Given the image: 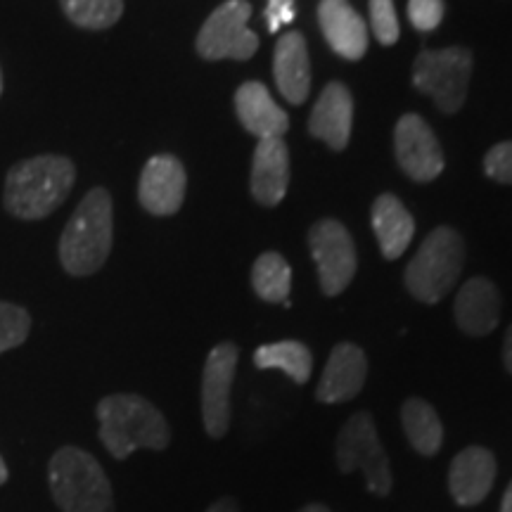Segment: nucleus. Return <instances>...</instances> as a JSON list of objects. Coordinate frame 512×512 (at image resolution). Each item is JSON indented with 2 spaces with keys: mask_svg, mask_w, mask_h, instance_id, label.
<instances>
[{
  "mask_svg": "<svg viewBox=\"0 0 512 512\" xmlns=\"http://www.w3.org/2000/svg\"><path fill=\"white\" fill-rule=\"evenodd\" d=\"M76 183L69 157L38 155L12 164L5 176L3 207L19 221H41L60 209Z\"/></svg>",
  "mask_w": 512,
  "mask_h": 512,
  "instance_id": "1",
  "label": "nucleus"
},
{
  "mask_svg": "<svg viewBox=\"0 0 512 512\" xmlns=\"http://www.w3.org/2000/svg\"><path fill=\"white\" fill-rule=\"evenodd\" d=\"M114 242V204L105 188H93L62 230L57 256L64 271L74 278L98 273L110 259Z\"/></svg>",
  "mask_w": 512,
  "mask_h": 512,
  "instance_id": "2",
  "label": "nucleus"
},
{
  "mask_svg": "<svg viewBox=\"0 0 512 512\" xmlns=\"http://www.w3.org/2000/svg\"><path fill=\"white\" fill-rule=\"evenodd\" d=\"M102 446L112 458L126 460L138 448L164 451L171 441L169 422L152 401L140 394H110L98 403Z\"/></svg>",
  "mask_w": 512,
  "mask_h": 512,
  "instance_id": "3",
  "label": "nucleus"
},
{
  "mask_svg": "<svg viewBox=\"0 0 512 512\" xmlns=\"http://www.w3.org/2000/svg\"><path fill=\"white\" fill-rule=\"evenodd\" d=\"M50 496L62 512H114V491L102 465L79 446L57 448L48 465Z\"/></svg>",
  "mask_w": 512,
  "mask_h": 512,
  "instance_id": "4",
  "label": "nucleus"
},
{
  "mask_svg": "<svg viewBox=\"0 0 512 512\" xmlns=\"http://www.w3.org/2000/svg\"><path fill=\"white\" fill-rule=\"evenodd\" d=\"M465 266V242L458 230H432L406 268V287L422 304H437L451 292Z\"/></svg>",
  "mask_w": 512,
  "mask_h": 512,
  "instance_id": "5",
  "label": "nucleus"
},
{
  "mask_svg": "<svg viewBox=\"0 0 512 512\" xmlns=\"http://www.w3.org/2000/svg\"><path fill=\"white\" fill-rule=\"evenodd\" d=\"M337 467L339 472L361 470L366 477L368 491L377 498H387L392 491V467H389L387 451L377 437L375 420L370 413H356L344 422L337 437Z\"/></svg>",
  "mask_w": 512,
  "mask_h": 512,
  "instance_id": "6",
  "label": "nucleus"
},
{
  "mask_svg": "<svg viewBox=\"0 0 512 512\" xmlns=\"http://www.w3.org/2000/svg\"><path fill=\"white\" fill-rule=\"evenodd\" d=\"M472 64V53L460 46L422 50L413 64V83L420 93L430 95L441 112L453 114L465 105Z\"/></svg>",
  "mask_w": 512,
  "mask_h": 512,
  "instance_id": "7",
  "label": "nucleus"
},
{
  "mask_svg": "<svg viewBox=\"0 0 512 512\" xmlns=\"http://www.w3.org/2000/svg\"><path fill=\"white\" fill-rule=\"evenodd\" d=\"M252 5L247 0H226L197 34V53L202 60H249L259 50V36L247 27Z\"/></svg>",
  "mask_w": 512,
  "mask_h": 512,
  "instance_id": "8",
  "label": "nucleus"
},
{
  "mask_svg": "<svg viewBox=\"0 0 512 512\" xmlns=\"http://www.w3.org/2000/svg\"><path fill=\"white\" fill-rule=\"evenodd\" d=\"M309 247L318 266L320 290L328 297L342 294L356 275V245L349 230L335 219L313 223Z\"/></svg>",
  "mask_w": 512,
  "mask_h": 512,
  "instance_id": "9",
  "label": "nucleus"
},
{
  "mask_svg": "<svg viewBox=\"0 0 512 512\" xmlns=\"http://www.w3.org/2000/svg\"><path fill=\"white\" fill-rule=\"evenodd\" d=\"M240 349L233 342H221L209 351L202 373V420L211 439H223L230 427V389Z\"/></svg>",
  "mask_w": 512,
  "mask_h": 512,
  "instance_id": "10",
  "label": "nucleus"
},
{
  "mask_svg": "<svg viewBox=\"0 0 512 512\" xmlns=\"http://www.w3.org/2000/svg\"><path fill=\"white\" fill-rule=\"evenodd\" d=\"M394 147L399 166L408 178L432 183L444 171V152L437 136L418 114H403L394 131Z\"/></svg>",
  "mask_w": 512,
  "mask_h": 512,
  "instance_id": "11",
  "label": "nucleus"
},
{
  "mask_svg": "<svg viewBox=\"0 0 512 512\" xmlns=\"http://www.w3.org/2000/svg\"><path fill=\"white\" fill-rule=\"evenodd\" d=\"M188 174L181 159L174 155H157L147 159L138 183V202L147 214L171 216L183 207Z\"/></svg>",
  "mask_w": 512,
  "mask_h": 512,
  "instance_id": "12",
  "label": "nucleus"
},
{
  "mask_svg": "<svg viewBox=\"0 0 512 512\" xmlns=\"http://www.w3.org/2000/svg\"><path fill=\"white\" fill-rule=\"evenodd\" d=\"M496 456L484 446H467L451 460L448 491L460 508H472L489 496L496 482Z\"/></svg>",
  "mask_w": 512,
  "mask_h": 512,
  "instance_id": "13",
  "label": "nucleus"
},
{
  "mask_svg": "<svg viewBox=\"0 0 512 512\" xmlns=\"http://www.w3.org/2000/svg\"><path fill=\"white\" fill-rule=\"evenodd\" d=\"M366 377L368 358L363 349L351 342L337 344L318 382L316 399L320 403H344L356 399L366 387Z\"/></svg>",
  "mask_w": 512,
  "mask_h": 512,
  "instance_id": "14",
  "label": "nucleus"
},
{
  "mask_svg": "<svg viewBox=\"0 0 512 512\" xmlns=\"http://www.w3.org/2000/svg\"><path fill=\"white\" fill-rule=\"evenodd\" d=\"M351 124H354V100H351L349 88L344 83L332 81L323 88L313 105L309 133L339 152L349 145Z\"/></svg>",
  "mask_w": 512,
  "mask_h": 512,
  "instance_id": "15",
  "label": "nucleus"
},
{
  "mask_svg": "<svg viewBox=\"0 0 512 512\" xmlns=\"http://www.w3.org/2000/svg\"><path fill=\"white\" fill-rule=\"evenodd\" d=\"M290 185V150L283 138L259 140L252 157L254 200L264 207H278Z\"/></svg>",
  "mask_w": 512,
  "mask_h": 512,
  "instance_id": "16",
  "label": "nucleus"
},
{
  "mask_svg": "<svg viewBox=\"0 0 512 512\" xmlns=\"http://www.w3.org/2000/svg\"><path fill=\"white\" fill-rule=\"evenodd\" d=\"M318 24L328 46L347 60H361L368 50V29L349 0H320Z\"/></svg>",
  "mask_w": 512,
  "mask_h": 512,
  "instance_id": "17",
  "label": "nucleus"
},
{
  "mask_svg": "<svg viewBox=\"0 0 512 512\" xmlns=\"http://www.w3.org/2000/svg\"><path fill=\"white\" fill-rule=\"evenodd\" d=\"M458 328L470 337H486L501 320V292L489 278H472L460 287L456 306Z\"/></svg>",
  "mask_w": 512,
  "mask_h": 512,
  "instance_id": "18",
  "label": "nucleus"
},
{
  "mask_svg": "<svg viewBox=\"0 0 512 512\" xmlns=\"http://www.w3.org/2000/svg\"><path fill=\"white\" fill-rule=\"evenodd\" d=\"M275 86L290 105H302L311 91V64L306 41L299 31H287L275 43L273 55Z\"/></svg>",
  "mask_w": 512,
  "mask_h": 512,
  "instance_id": "19",
  "label": "nucleus"
},
{
  "mask_svg": "<svg viewBox=\"0 0 512 512\" xmlns=\"http://www.w3.org/2000/svg\"><path fill=\"white\" fill-rule=\"evenodd\" d=\"M235 112H238V119L245 126V131L259 140L283 138L287 128H290V119H287L283 107H278L268 88L259 81H247L238 88Z\"/></svg>",
  "mask_w": 512,
  "mask_h": 512,
  "instance_id": "20",
  "label": "nucleus"
},
{
  "mask_svg": "<svg viewBox=\"0 0 512 512\" xmlns=\"http://www.w3.org/2000/svg\"><path fill=\"white\" fill-rule=\"evenodd\" d=\"M373 230L384 259L394 261L411 245L415 221L399 197L384 192L373 204Z\"/></svg>",
  "mask_w": 512,
  "mask_h": 512,
  "instance_id": "21",
  "label": "nucleus"
},
{
  "mask_svg": "<svg viewBox=\"0 0 512 512\" xmlns=\"http://www.w3.org/2000/svg\"><path fill=\"white\" fill-rule=\"evenodd\" d=\"M401 422L408 441L420 456H437L441 444H444V425H441V418L430 403L415 399V396L408 399L401 408Z\"/></svg>",
  "mask_w": 512,
  "mask_h": 512,
  "instance_id": "22",
  "label": "nucleus"
},
{
  "mask_svg": "<svg viewBox=\"0 0 512 512\" xmlns=\"http://www.w3.org/2000/svg\"><path fill=\"white\" fill-rule=\"evenodd\" d=\"M254 366L259 370L278 368L297 384H306L313 370V356L306 344L297 342V339H285V342L264 344V347L256 349Z\"/></svg>",
  "mask_w": 512,
  "mask_h": 512,
  "instance_id": "23",
  "label": "nucleus"
},
{
  "mask_svg": "<svg viewBox=\"0 0 512 512\" xmlns=\"http://www.w3.org/2000/svg\"><path fill=\"white\" fill-rule=\"evenodd\" d=\"M252 287L264 302L292 306V268L283 259V254L266 252L256 259L252 268Z\"/></svg>",
  "mask_w": 512,
  "mask_h": 512,
  "instance_id": "24",
  "label": "nucleus"
},
{
  "mask_svg": "<svg viewBox=\"0 0 512 512\" xmlns=\"http://www.w3.org/2000/svg\"><path fill=\"white\" fill-rule=\"evenodd\" d=\"M62 12L76 27L105 31L124 15V0H60Z\"/></svg>",
  "mask_w": 512,
  "mask_h": 512,
  "instance_id": "25",
  "label": "nucleus"
},
{
  "mask_svg": "<svg viewBox=\"0 0 512 512\" xmlns=\"http://www.w3.org/2000/svg\"><path fill=\"white\" fill-rule=\"evenodd\" d=\"M31 332V316L24 306L0 302V354L22 347Z\"/></svg>",
  "mask_w": 512,
  "mask_h": 512,
  "instance_id": "26",
  "label": "nucleus"
},
{
  "mask_svg": "<svg viewBox=\"0 0 512 512\" xmlns=\"http://www.w3.org/2000/svg\"><path fill=\"white\" fill-rule=\"evenodd\" d=\"M370 27L382 46H394L399 41V19L394 0H370Z\"/></svg>",
  "mask_w": 512,
  "mask_h": 512,
  "instance_id": "27",
  "label": "nucleus"
},
{
  "mask_svg": "<svg viewBox=\"0 0 512 512\" xmlns=\"http://www.w3.org/2000/svg\"><path fill=\"white\" fill-rule=\"evenodd\" d=\"M484 171L491 181L512 185V140H503L486 152Z\"/></svg>",
  "mask_w": 512,
  "mask_h": 512,
  "instance_id": "28",
  "label": "nucleus"
},
{
  "mask_svg": "<svg viewBox=\"0 0 512 512\" xmlns=\"http://www.w3.org/2000/svg\"><path fill=\"white\" fill-rule=\"evenodd\" d=\"M408 19L418 31H434L444 19V0H408Z\"/></svg>",
  "mask_w": 512,
  "mask_h": 512,
  "instance_id": "29",
  "label": "nucleus"
},
{
  "mask_svg": "<svg viewBox=\"0 0 512 512\" xmlns=\"http://www.w3.org/2000/svg\"><path fill=\"white\" fill-rule=\"evenodd\" d=\"M294 22V0H268L266 3V24L268 31L275 34L283 24Z\"/></svg>",
  "mask_w": 512,
  "mask_h": 512,
  "instance_id": "30",
  "label": "nucleus"
},
{
  "mask_svg": "<svg viewBox=\"0 0 512 512\" xmlns=\"http://www.w3.org/2000/svg\"><path fill=\"white\" fill-rule=\"evenodd\" d=\"M204 512H240V505H238V501H235V498L223 496V498H219V501L211 503Z\"/></svg>",
  "mask_w": 512,
  "mask_h": 512,
  "instance_id": "31",
  "label": "nucleus"
},
{
  "mask_svg": "<svg viewBox=\"0 0 512 512\" xmlns=\"http://www.w3.org/2000/svg\"><path fill=\"white\" fill-rule=\"evenodd\" d=\"M503 363H505V370L512 375V325L505 332V342H503Z\"/></svg>",
  "mask_w": 512,
  "mask_h": 512,
  "instance_id": "32",
  "label": "nucleus"
},
{
  "mask_svg": "<svg viewBox=\"0 0 512 512\" xmlns=\"http://www.w3.org/2000/svg\"><path fill=\"white\" fill-rule=\"evenodd\" d=\"M501 512H512V482L508 484V489H505V494H503Z\"/></svg>",
  "mask_w": 512,
  "mask_h": 512,
  "instance_id": "33",
  "label": "nucleus"
},
{
  "mask_svg": "<svg viewBox=\"0 0 512 512\" xmlns=\"http://www.w3.org/2000/svg\"><path fill=\"white\" fill-rule=\"evenodd\" d=\"M299 512H332L328 505H323V503H311V505H304L302 510Z\"/></svg>",
  "mask_w": 512,
  "mask_h": 512,
  "instance_id": "34",
  "label": "nucleus"
},
{
  "mask_svg": "<svg viewBox=\"0 0 512 512\" xmlns=\"http://www.w3.org/2000/svg\"><path fill=\"white\" fill-rule=\"evenodd\" d=\"M8 477H10V472H8V465H5L3 456H0V486H3L5 482H8Z\"/></svg>",
  "mask_w": 512,
  "mask_h": 512,
  "instance_id": "35",
  "label": "nucleus"
},
{
  "mask_svg": "<svg viewBox=\"0 0 512 512\" xmlns=\"http://www.w3.org/2000/svg\"><path fill=\"white\" fill-rule=\"evenodd\" d=\"M0 95H3V72H0Z\"/></svg>",
  "mask_w": 512,
  "mask_h": 512,
  "instance_id": "36",
  "label": "nucleus"
}]
</instances>
